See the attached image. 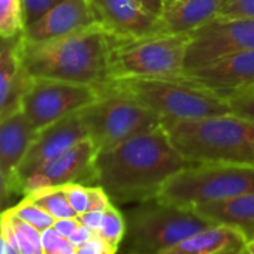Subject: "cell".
<instances>
[{
	"label": "cell",
	"mask_w": 254,
	"mask_h": 254,
	"mask_svg": "<svg viewBox=\"0 0 254 254\" xmlns=\"http://www.w3.org/2000/svg\"><path fill=\"white\" fill-rule=\"evenodd\" d=\"M97 148L91 139H84L59 157L45 163L32 172L21 184L23 196L48 187H63L66 184H93L94 186V160Z\"/></svg>",
	"instance_id": "obj_11"
},
{
	"label": "cell",
	"mask_w": 254,
	"mask_h": 254,
	"mask_svg": "<svg viewBox=\"0 0 254 254\" xmlns=\"http://www.w3.org/2000/svg\"><path fill=\"white\" fill-rule=\"evenodd\" d=\"M30 200H33L36 205L44 208L48 214H51L56 220L59 218H72L78 217V214L70 206L67 196L63 190V187H48L41 189L36 191H32L26 194Z\"/></svg>",
	"instance_id": "obj_21"
},
{
	"label": "cell",
	"mask_w": 254,
	"mask_h": 254,
	"mask_svg": "<svg viewBox=\"0 0 254 254\" xmlns=\"http://www.w3.org/2000/svg\"><path fill=\"white\" fill-rule=\"evenodd\" d=\"M38 130L18 106L0 117V168L17 191V172Z\"/></svg>",
	"instance_id": "obj_16"
},
{
	"label": "cell",
	"mask_w": 254,
	"mask_h": 254,
	"mask_svg": "<svg viewBox=\"0 0 254 254\" xmlns=\"http://www.w3.org/2000/svg\"><path fill=\"white\" fill-rule=\"evenodd\" d=\"M87 130L81 120V114L75 112L66 118H62L39 130L21 162L17 172V191L20 194L23 181L35 172L38 168L51 162L63 154L75 144L87 139Z\"/></svg>",
	"instance_id": "obj_13"
},
{
	"label": "cell",
	"mask_w": 254,
	"mask_h": 254,
	"mask_svg": "<svg viewBox=\"0 0 254 254\" xmlns=\"http://www.w3.org/2000/svg\"><path fill=\"white\" fill-rule=\"evenodd\" d=\"M97 24L88 0H63L38 21L24 27L21 39L30 44L60 39Z\"/></svg>",
	"instance_id": "obj_15"
},
{
	"label": "cell",
	"mask_w": 254,
	"mask_h": 254,
	"mask_svg": "<svg viewBox=\"0 0 254 254\" xmlns=\"http://www.w3.org/2000/svg\"><path fill=\"white\" fill-rule=\"evenodd\" d=\"M112 42L114 38L99 24L39 44L26 42L20 36L21 66L30 78L84 84L102 93L112 81Z\"/></svg>",
	"instance_id": "obj_2"
},
{
	"label": "cell",
	"mask_w": 254,
	"mask_h": 254,
	"mask_svg": "<svg viewBox=\"0 0 254 254\" xmlns=\"http://www.w3.org/2000/svg\"><path fill=\"white\" fill-rule=\"evenodd\" d=\"M190 33H162L112 42L111 75L115 78H178L184 72Z\"/></svg>",
	"instance_id": "obj_8"
},
{
	"label": "cell",
	"mask_w": 254,
	"mask_h": 254,
	"mask_svg": "<svg viewBox=\"0 0 254 254\" xmlns=\"http://www.w3.org/2000/svg\"><path fill=\"white\" fill-rule=\"evenodd\" d=\"M254 193V166L229 163H193L172 178L156 199L177 206L193 208Z\"/></svg>",
	"instance_id": "obj_5"
},
{
	"label": "cell",
	"mask_w": 254,
	"mask_h": 254,
	"mask_svg": "<svg viewBox=\"0 0 254 254\" xmlns=\"http://www.w3.org/2000/svg\"><path fill=\"white\" fill-rule=\"evenodd\" d=\"M8 39H9V38L0 36V54H2V51H3V48H5V45L8 44Z\"/></svg>",
	"instance_id": "obj_39"
},
{
	"label": "cell",
	"mask_w": 254,
	"mask_h": 254,
	"mask_svg": "<svg viewBox=\"0 0 254 254\" xmlns=\"http://www.w3.org/2000/svg\"><path fill=\"white\" fill-rule=\"evenodd\" d=\"M250 93H254V88H253L251 91H247V93H242V94H250Z\"/></svg>",
	"instance_id": "obj_41"
},
{
	"label": "cell",
	"mask_w": 254,
	"mask_h": 254,
	"mask_svg": "<svg viewBox=\"0 0 254 254\" xmlns=\"http://www.w3.org/2000/svg\"><path fill=\"white\" fill-rule=\"evenodd\" d=\"M245 248H247L248 254H254V239H253V241H250V242L245 245Z\"/></svg>",
	"instance_id": "obj_38"
},
{
	"label": "cell",
	"mask_w": 254,
	"mask_h": 254,
	"mask_svg": "<svg viewBox=\"0 0 254 254\" xmlns=\"http://www.w3.org/2000/svg\"><path fill=\"white\" fill-rule=\"evenodd\" d=\"M247 241L233 227L211 224L160 254H241Z\"/></svg>",
	"instance_id": "obj_17"
},
{
	"label": "cell",
	"mask_w": 254,
	"mask_h": 254,
	"mask_svg": "<svg viewBox=\"0 0 254 254\" xmlns=\"http://www.w3.org/2000/svg\"><path fill=\"white\" fill-rule=\"evenodd\" d=\"M117 250L112 248L106 241H103L99 235L94 236L76 248V254H115Z\"/></svg>",
	"instance_id": "obj_31"
},
{
	"label": "cell",
	"mask_w": 254,
	"mask_h": 254,
	"mask_svg": "<svg viewBox=\"0 0 254 254\" xmlns=\"http://www.w3.org/2000/svg\"><path fill=\"white\" fill-rule=\"evenodd\" d=\"M100 94L97 88L90 85L29 76L20 97V108L39 132L44 127L90 106Z\"/></svg>",
	"instance_id": "obj_9"
},
{
	"label": "cell",
	"mask_w": 254,
	"mask_h": 254,
	"mask_svg": "<svg viewBox=\"0 0 254 254\" xmlns=\"http://www.w3.org/2000/svg\"><path fill=\"white\" fill-rule=\"evenodd\" d=\"M230 106V112L244 118L254 121V93L250 94H235L226 97Z\"/></svg>",
	"instance_id": "obj_30"
},
{
	"label": "cell",
	"mask_w": 254,
	"mask_h": 254,
	"mask_svg": "<svg viewBox=\"0 0 254 254\" xmlns=\"http://www.w3.org/2000/svg\"><path fill=\"white\" fill-rule=\"evenodd\" d=\"M193 165L171 141L166 126L141 133L109 150L97 151L94 186L117 200L154 199L165 183Z\"/></svg>",
	"instance_id": "obj_1"
},
{
	"label": "cell",
	"mask_w": 254,
	"mask_h": 254,
	"mask_svg": "<svg viewBox=\"0 0 254 254\" xmlns=\"http://www.w3.org/2000/svg\"><path fill=\"white\" fill-rule=\"evenodd\" d=\"M63 190L67 196V200L73 211L79 215L87 211H90V191L88 186L79 184V183H72L63 186Z\"/></svg>",
	"instance_id": "obj_28"
},
{
	"label": "cell",
	"mask_w": 254,
	"mask_h": 254,
	"mask_svg": "<svg viewBox=\"0 0 254 254\" xmlns=\"http://www.w3.org/2000/svg\"><path fill=\"white\" fill-rule=\"evenodd\" d=\"M212 224H223L238 230L247 244L254 239V193L238 197L200 203L191 208Z\"/></svg>",
	"instance_id": "obj_19"
},
{
	"label": "cell",
	"mask_w": 254,
	"mask_h": 254,
	"mask_svg": "<svg viewBox=\"0 0 254 254\" xmlns=\"http://www.w3.org/2000/svg\"><path fill=\"white\" fill-rule=\"evenodd\" d=\"M254 50V18L215 17L190 33L184 72Z\"/></svg>",
	"instance_id": "obj_10"
},
{
	"label": "cell",
	"mask_w": 254,
	"mask_h": 254,
	"mask_svg": "<svg viewBox=\"0 0 254 254\" xmlns=\"http://www.w3.org/2000/svg\"><path fill=\"white\" fill-rule=\"evenodd\" d=\"M73 254H76V251H75V253H73Z\"/></svg>",
	"instance_id": "obj_42"
},
{
	"label": "cell",
	"mask_w": 254,
	"mask_h": 254,
	"mask_svg": "<svg viewBox=\"0 0 254 254\" xmlns=\"http://www.w3.org/2000/svg\"><path fill=\"white\" fill-rule=\"evenodd\" d=\"M81 223H79V220H78V217H72V218H59V220H56V223H54V229H56V232L57 233H60L63 238H69L75 230H76V227L79 226Z\"/></svg>",
	"instance_id": "obj_34"
},
{
	"label": "cell",
	"mask_w": 254,
	"mask_h": 254,
	"mask_svg": "<svg viewBox=\"0 0 254 254\" xmlns=\"http://www.w3.org/2000/svg\"><path fill=\"white\" fill-rule=\"evenodd\" d=\"M79 114L97 151L165 126L162 118L142 103L112 88H105L100 97Z\"/></svg>",
	"instance_id": "obj_7"
},
{
	"label": "cell",
	"mask_w": 254,
	"mask_h": 254,
	"mask_svg": "<svg viewBox=\"0 0 254 254\" xmlns=\"http://www.w3.org/2000/svg\"><path fill=\"white\" fill-rule=\"evenodd\" d=\"M127 230V221L126 217L121 214V211L114 206L112 203L105 209V217L102 221L100 229L96 232L103 241H106L112 248L118 250L120 242L124 239Z\"/></svg>",
	"instance_id": "obj_24"
},
{
	"label": "cell",
	"mask_w": 254,
	"mask_h": 254,
	"mask_svg": "<svg viewBox=\"0 0 254 254\" xmlns=\"http://www.w3.org/2000/svg\"><path fill=\"white\" fill-rule=\"evenodd\" d=\"M24 30L21 0H0V36L17 38Z\"/></svg>",
	"instance_id": "obj_23"
},
{
	"label": "cell",
	"mask_w": 254,
	"mask_h": 254,
	"mask_svg": "<svg viewBox=\"0 0 254 254\" xmlns=\"http://www.w3.org/2000/svg\"><path fill=\"white\" fill-rule=\"evenodd\" d=\"M9 209L17 217H20L26 223H29L33 227H36L39 232H44L45 229L53 227L54 223H56V218L51 214H48L44 208H41L33 200H30L27 196H24V199L21 202H18L15 206H12Z\"/></svg>",
	"instance_id": "obj_25"
},
{
	"label": "cell",
	"mask_w": 254,
	"mask_h": 254,
	"mask_svg": "<svg viewBox=\"0 0 254 254\" xmlns=\"http://www.w3.org/2000/svg\"><path fill=\"white\" fill-rule=\"evenodd\" d=\"M241 254H248V251H247V248H244V250H242V253H241Z\"/></svg>",
	"instance_id": "obj_40"
},
{
	"label": "cell",
	"mask_w": 254,
	"mask_h": 254,
	"mask_svg": "<svg viewBox=\"0 0 254 254\" xmlns=\"http://www.w3.org/2000/svg\"><path fill=\"white\" fill-rule=\"evenodd\" d=\"M106 88L138 100L159 115L165 126L230 112L226 97L183 78H115Z\"/></svg>",
	"instance_id": "obj_4"
},
{
	"label": "cell",
	"mask_w": 254,
	"mask_h": 254,
	"mask_svg": "<svg viewBox=\"0 0 254 254\" xmlns=\"http://www.w3.org/2000/svg\"><path fill=\"white\" fill-rule=\"evenodd\" d=\"M138 2H139L145 9H148L150 12H153V14H156V15H160V14H162V9H163L165 0H138Z\"/></svg>",
	"instance_id": "obj_36"
},
{
	"label": "cell",
	"mask_w": 254,
	"mask_h": 254,
	"mask_svg": "<svg viewBox=\"0 0 254 254\" xmlns=\"http://www.w3.org/2000/svg\"><path fill=\"white\" fill-rule=\"evenodd\" d=\"M172 144L191 163L254 166V121L232 112L166 126Z\"/></svg>",
	"instance_id": "obj_3"
},
{
	"label": "cell",
	"mask_w": 254,
	"mask_h": 254,
	"mask_svg": "<svg viewBox=\"0 0 254 254\" xmlns=\"http://www.w3.org/2000/svg\"><path fill=\"white\" fill-rule=\"evenodd\" d=\"M178 78L215 91L223 97L251 91L254 88V50L220 59L193 70H186Z\"/></svg>",
	"instance_id": "obj_14"
},
{
	"label": "cell",
	"mask_w": 254,
	"mask_h": 254,
	"mask_svg": "<svg viewBox=\"0 0 254 254\" xmlns=\"http://www.w3.org/2000/svg\"><path fill=\"white\" fill-rule=\"evenodd\" d=\"M41 238L44 254H73L76 251L73 244L67 238H63L60 233H57L54 227L41 232Z\"/></svg>",
	"instance_id": "obj_26"
},
{
	"label": "cell",
	"mask_w": 254,
	"mask_h": 254,
	"mask_svg": "<svg viewBox=\"0 0 254 254\" xmlns=\"http://www.w3.org/2000/svg\"><path fill=\"white\" fill-rule=\"evenodd\" d=\"M220 18H254V0H223Z\"/></svg>",
	"instance_id": "obj_29"
},
{
	"label": "cell",
	"mask_w": 254,
	"mask_h": 254,
	"mask_svg": "<svg viewBox=\"0 0 254 254\" xmlns=\"http://www.w3.org/2000/svg\"><path fill=\"white\" fill-rule=\"evenodd\" d=\"M223 0H165L160 20L165 33H191L214 20Z\"/></svg>",
	"instance_id": "obj_18"
},
{
	"label": "cell",
	"mask_w": 254,
	"mask_h": 254,
	"mask_svg": "<svg viewBox=\"0 0 254 254\" xmlns=\"http://www.w3.org/2000/svg\"><path fill=\"white\" fill-rule=\"evenodd\" d=\"M12 194H17V193H15L11 181L5 175L3 169L0 168V212H3L5 209H8L6 205H8Z\"/></svg>",
	"instance_id": "obj_33"
},
{
	"label": "cell",
	"mask_w": 254,
	"mask_h": 254,
	"mask_svg": "<svg viewBox=\"0 0 254 254\" xmlns=\"http://www.w3.org/2000/svg\"><path fill=\"white\" fill-rule=\"evenodd\" d=\"M20 36L9 38L0 54V117L20 106V97L29 79L21 66Z\"/></svg>",
	"instance_id": "obj_20"
},
{
	"label": "cell",
	"mask_w": 254,
	"mask_h": 254,
	"mask_svg": "<svg viewBox=\"0 0 254 254\" xmlns=\"http://www.w3.org/2000/svg\"><path fill=\"white\" fill-rule=\"evenodd\" d=\"M93 236H94V232H93L91 229H88V227L84 226V224H79V226L76 227V230H75L67 239L73 244L75 248H78V247H81L82 244H85L87 241H90Z\"/></svg>",
	"instance_id": "obj_35"
},
{
	"label": "cell",
	"mask_w": 254,
	"mask_h": 254,
	"mask_svg": "<svg viewBox=\"0 0 254 254\" xmlns=\"http://www.w3.org/2000/svg\"><path fill=\"white\" fill-rule=\"evenodd\" d=\"M103 217H105V211L91 209V211H87L84 214H79L78 215V220H79L81 224L87 226L88 229H91L96 233L100 229V226H102Z\"/></svg>",
	"instance_id": "obj_32"
},
{
	"label": "cell",
	"mask_w": 254,
	"mask_h": 254,
	"mask_svg": "<svg viewBox=\"0 0 254 254\" xmlns=\"http://www.w3.org/2000/svg\"><path fill=\"white\" fill-rule=\"evenodd\" d=\"M23 2V20L24 27L38 21L54 6L62 3L63 0H21Z\"/></svg>",
	"instance_id": "obj_27"
},
{
	"label": "cell",
	"mask_w": 254,
	"mask_h": 254,
	"mask_svg": "<svg viewBox=\"0 0 254 254\" xmlns=\"http://www.w3.org/2000/svg\"><path fill=\"white\" fill-rule=\"evenodd\" d=\"M0 254H15L5 238L3 227H2V217H0Z\"/></svg>",
	"instance_id": "obj_37"
},
{
	"label": "cell",
	"mask_w": 254,
	"mask_h": 254,
	"mask_svg": "<svg viewBox=\"0 0 254 254\" xmlns=\"http://www.w3.org/2000/svg\"><path fill=\"white\" fill-rule=\"evenodd\" d=\"M97 24L114 39L129 41L165 33L160 15L138 0H88Z\"/></svg>",
	"instance_id": "obj_12"
},
{
	"label": "cell",
	"mask_w": 254,
	"mask_h": 254,
	"mask_svg": "<svg viewBox=\"0 0 254 254\" xmlns=\"http://www.w3.org/2000/svg\"><path fill=\"white\" fill-rule=\"evenodd\" d=\"M12 229L15 232L18 245H20V253L21 254H44V248H42V238H41V232L33 227L32 224L26 223L24 220H21L20 217H17L9 208L5 209Z\"/></svg>",
	"instance_id": "obj_22"
},
{
	"label": "cell",
	"mask_w": 254,
	"mask_h": 254,
	"mask_svg": "<svg viewBox=\"0 0 254 254\" xmlns=\"http://www.w3.org/2000/svg\"><path fill=\"white\" fill-rule=\"evenodd\" d=\"M126 221L132 254H160L212 224L191 208L166 203L156 197L130 209Z\"/></svg>",
	"instance_id": "obj_6"
}]
</instances>
